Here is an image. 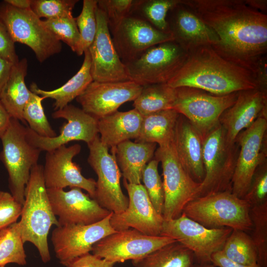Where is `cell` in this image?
I'll list each match as a JSON object with an SVG mask.
<instances>
[{
	"label": "cell",
	"instance_id": "6da1fadb",
	"mask_svg": "<svg viewBox=\"0 0 267 267\" xmlns=\"http://www.w3.org/2000/svg\"><path fill=\"white\" fill-rule=\"evenodd\" d=\"M216 34L213 49L221 56L253 72L267 55V15L243 0H183Z\"/></svg>",
	"mask_w": 267,
	"mask_h": 267
},
{
	"label": "cell",
	"instance_id": "7a4b0ae2",
	"mask_svg": "<svg viewBox=\"0 0 267 267\" xmlns=\"http://www.w3.org/2000/svg\"><path fill=\"white\" fill-rule=\"evenodd\" d=\"M167 84L173 88H194L217 95L256 89L252 72L224 59L211 46L188 52L182 67Z\"/></svg>",
	"mask_w": 267,
	"mask_h": 267
},
{
	"label": "cell",
	"instance_id": "3957f363",
	"mask_svg": "<svg viewBox=\"0 0 267 267\" xmlns=\"http://www.w3.org/2000/svg\"><path fill=\"white\" fill-rule=\"evenodd\" d=\"M43 170V166L38 164L31 169L18 222L23 243H32L46 263L50 260L47 242L49 230L52 225L59 224L48 199Z\"/></svg>",
	"mask_w": 267,
	"mask_h": 267
},
{
	"label": "cell",
	"instance_id": "277c9868",
	"mask_svg": "<svg viewBox=\"0 0 267 267\" xmlns=\"http://www.w3.org/2000/svg\"><path fill=\"white\" fill-rule=\"evenodd\" d=\"M250 208L244 199L224 191L195 198L182 213L208 228L227 227L246 232L253 228Z\"/></svg>",
	"mask_w": 267,
	"mask_h": 267
},
{
	"label": "cell",
	"instance_id": "5b68a950",
	"mask_svg": "<svg viewBox=\"0 0 267 267\" xmlns=\"http://www.w3.org/2000/svg\"><path fill=\"white\" fill-rule=\"evenodd\" d=\"M203 141L205 177L196 198L216 192L232 191V179L239 152L238 144L227 140L225 131L220 123Z\"/></svg>",
	"mask_w": 267,
	"mask_h": 267
},
{
	"label": "cell",
	"instance_id": "8992f818",
	"mask_svg": "<svg viewBox=\"0 0 267 267\" xmlns=\"http://www.w3.org/2000/svg\"><path fill=\"white\" fill-rule=\"evenodd\" d=\"M0 139L2 148L0 159L8 173L10 193L23 205L31 169L38 164L41 151L27 141L26 127L12 118Z\"/></svg>",
	"mask_w": 267,
	"mask_h": 267
},
{
	"label": "cell",
	"instance_id": "52a82bcc",
	"mask_svg": "<svg viewBox=\"0 0 267 267\" xmlns=\"http://www.w3.org/2000/svg\"><path fill=\"white\" fill-rule=\"evenodd\" d=\"M0 20L14 42L29 46L40 62L61 52V42L31 8L18 9L3 0L0 2Z\"/></svg>",
	"mask_w": 267,
	"mask_h": 267
},
{
	"label": "cell",
	"instance_id": "ba28073f",
	"mask_svg": "<svg viewBox=\"0 0 267 267\" xmlns=\"http://www.w3.org/2000/svg\"><path fill=\"white\" fill-rule=\"evenodd\" d=\"M154 158L161 162L164 192V220L178 218L186 205L196 197L200 183L195 181L185 170L176 154L173 139L159 145Z\"/></svg>",
	"mask_w": 267,
	"mask_h": 267
},
{
	"label": "cell",
	"instance_id": "9c48e42d",
	"mask_svg": "<svg viewBox=\"0 0 267 267\" xmlns=\"http://www.w3.org/2000/svg\"><path fill=\"white\" fill-rule=\"evenodd\" d=\"M175 89V99L172 109L188 119L203 140L219 124L221 115L233 104L238 93L217 95L191 87Z\"/></svg>",
	"mask_w": 267,
	"mask_h": 267
},
{
	"label": "cell",
	"instance_id": "30bf717a",
	"mask_svg": "<svg viewBox=\"0 0 267 267\" xmlns=\"http://www.w3.org/2000/svg\"><path fill=\"white\" fill-rule=\"evenodd\" d=\"M187 54L174 41H169L150 47L125 64L130 80L142 86L165 84L180 69Z\"/></svg>",
	"mask_w": 267,
	"mask_h": 267
},
{
	"label": "cell",
	"instance_id": "8fae6325",
	"mask_svg": "<svg viewBox=\"0 0 267 267\" xmlns=\"http://www.w3.org/2000/svg\"><path fill=\"white\" fill-rule=\"evenodd\" d=\"M89 149L88 162L97 176L94 199L103 208L119 214L129 204V198L123 192L122 176L117 163L115 152L100 141L99 134L87 144Z\"/></svg>",
	"mask_w": 267,
	"mask_h": 267
},
{
	"label": "cell",
	"instance_id": "7c38bea8",
	"mask_svg": "<svg viewBox=\"0 0 267 267\" xmlns=\"http://www.w3.org/2000/svg\"><path fill=\"white\" fill-rule=\"evenodd\" d=\"M232 229L208 228L183 213L178 218L164 220L161 236L171 237L191 251L198 264L211 263L212 255L222 249Z\"/></svg>",
	"mask_w": 267,
	"mask_h": 267
},
{
	"label": "cell",
	"instance_id": "4fadbf2b",
	"mask_svg": "<svg viewBox=\"0 0 267 267\" xmlns=\"http://www.w3.org/2000/svg\"><path fill=\"white\" fill-rule=\"evenodd\" d=\"M267 117H261L236 138L239 152L231 190L238 197L243 198L257 168L267 161Z\"/></svg>",
	"mask_w": 267,
	"mask_h": 267
},
{
	"label": "cell",
	"instance_id": "5bb4252c",
	"mask_svg": "<svg viewBox=\"0 0 267 267\" xmlns=\"http://www.w3.org/2000/svg\"><path fill=\"white\" fill-rule=\"evenodd\" d=\"M175 241L167 236L147 235L129 228L106 236L93 246L91 252L106 261L122 263L141 259Z\"/></svg>",
	"mask_w": 267,
	"mask_h": 267
},
{
	"label": "cell",
	"instance_id": "9a60e30c",
	"mask_svg": "<svg viewBox=\"0 0 267 267\" xmlns=\"http://www.w3.org/2000/svg\"><path fill=\"white\" fill-rule=\"evenodd\" d=\"M112 213L90 224L56 226L52 232L51 241L60 263L65 266L73 260L89 253L101 239L116 232L110 222Z\"/></svg>",
	"mask_w": 267,
	"mask_h": 267
},
{
	"label": "cell",
	"instance_id": "2e32d148",
	"mask_svg": "<svg viewBox=\"0 0 267 267\" xmlns=\"http://www.w3.org/2000/svg\"><path fill=\"white\" fill-rule=\"evenodd\" d=\"M51 116L53 119L63 118L67 121L55 137L40 136L26 127L27 141L41 151H50L73 141H83L88 144L99 134L98 119L73 105L68 104L54 111Z\"/></svg>",
	"mask_w": 267,
	"mask_h": 267
},
{
	"label": "cell",
	"instance_id": "e0dca14e",
	"mask_svg": "<svg viewBox=\"0 0 267 267\" xmlns=\"http://www.w3.org/2000/svg\"><path fill=\"white\" fill-rule=\"evenodd\" d=\"M81 150V146L75 144L46 152L43 174L47 189L78 187L86 190L94 199L96 181L83 176L79 166L73 161Z\"/></svg>",
	"mask_w": 267,
	"mask_h": 267
},
{
	"label": "cell",
	"instance_id": "ac0fdd59",
	"mask_svg": "<svg viewBox=\"0 0 267 267\" xmlns=\"http://www.w3.org/2000/svg\"><path fill=\"white\" fill-rule=\"evenodd\" d=\"M116 50L125 64L155 45L174 41L169 32L160 31L134 14L123 19L112 32Z\"/></svg>",
	"mask_w": 267,
	"mask_h": 267
},
{
	"label": "cell",
	"instance_id": "d6986e66",
	"mask_svg": "<svg viewBox=\"0 0 267 267\" xmlns=\"http://www.w3.org/2000/svg\"><path fill=\"white\" fill-rule=\"evenodd\" d=\"M129 198L127 209L119 214L112 213L110 222L117 231L134 229L150 236H160L164 219L154 209L142 184L129 183L123 179Z\"/></svg>",
	"mask_w": 267,
	"mask_h": 267
},
{
	"label": "cell",
	"instance_id": "ffe728a7",
	"mask_svg": "<svg viewBox=\"0 0 267 267\" xmlns=\"http://www.w3.org/2000/svg\"><path fill=\"white\" fill-rule=\"evenodd\" d=\"M96 32L88 50L91 59L93 81L117 82L129 81L125 64L120 59L111 37L104 12L96 10Z\"/></svg>",
	"mask_w": 267,
	"mask_h": 267
},
{
	"label": "cell",
	"instance_id": "44dd1931",
	"mask_svg": "<svg viewBox=\"0 0 267 267\" xmlns=\"http://www.w3.org/2000/svg\"><path fill=\"white\" fill-rule=\"evenodd\" d=\"M46 189L53 212L58 217L59 226L92 224L103 220L111 213L80 188H71L69 191Z\"/></svg>",
	"mask_w": 267,
	"mask_h": 267
},
{
	"label": "cell",
	"instance_id": "7402d4cb",
	"mask_svg": "<svg viewBox=\"0 0 267 267\" xmlns=\"http://www.w3.org/2000/svg\"><path fill=\"white\" fill-rule=\"evenodd\" d=\"M142 88L131 80L92 81L76 99L85 112L98 119L118 111L124 103L134 101Z\"/></svg>",
	"mask_w": 267,
	"mask_h": 267
},
{
	"label": "cell",
	"instance_id": "603a6c76",
	"mask_svg": "<svg viewBox=\"0 0 267 267\" xmlns=\"http://www.w3.org/2000/svg\"><path fill=\"white\" fill-rule=\"evenodd\" d=\"M167 21L174 41L187 52L200 46L212 47L219 42L215 32L183 0L169 11Z\"/></svg>",
	"mask_w": 267,
	"mask_h": 267
},
{
	"label": "cell",
	"instance_id": "cb8c5ba5",
	"mask_svg": "<svg viewBox=\"0 0 267 267\" xmlns=\"http://www.w3.org/2000/svg\"><path fill=\"white\" fill-rule=\"evenodd\" d=\"M261 117H267V94L255 89L238 92L236 101L222 113L219 123L227 140L233 143L241 131Z\"/></svg>",
	"mask_w": 267,
	"mask_h": 267
},
{
	"label": "cell",
	"instance_id": "d4e9b609",
	"mask_svg": "<svg viewBox=\"0 0 267 267\" xmlns=\"http://www.w3.org/2000/svg\"><path fill=\"white\" fill-rule=\"evenodd\" d=\"M203 138L185 117L179 114L177 120L173 142L182 166L196 182L205 177L203 161Z\"/></svg>",
	"mask_w": 267,
	"mask_h": 267
},
{
	"label": "cell",
	"instance_id": "484cf974",
	"mask_svg": "<svg viewBox=\"0 0 267 267\" xmlns=\"http://www.w3.org/2000/svg\"><path fill=\"white\" fill-rule=\"evenodd\" d=\"M142 116L135 109L117 111L98 119V130L101 142L108 148L138 136Z\"/></svg>",
	"mask_w": 267,
	"mask_h": 267
},
{
	"label": "cell",
	"instance_id": "4316f807",
	"mask_svg": "<svg viewBox=\"0 0 267 267\" xmlns=\"http://www.w3.org/2000/svg\"><path fill=\"white\" fill-rule=\"evenodd\" d=\"M156 145L129 140L111 148L124 179L130 183L141 184L142 172L154 156Z\"/></svg>",
	"mask_w": 267,
	"mask_h": 267
},
{
	"label": "cell",
	"instance_id": "83f0119b",
	"mask_svg": "<svg viewBox=\"0 0 267 267\" xmlns=\"http://www.w3.org/2000/svg\"><path fill=\"white\" fill-rule=\"evenodd\" d=\"M27 68L26 58L14 64L0 95V102L11 118L24 123L23 111L32 93L25 82Z\"/></svg>",
	"mask_w": 267,
	"mask_h": 267
},
{
	"label": "cell",
	"instance_id": "f1b7e54d",
	"mask_svg": "<svg viewBox=\"0 0 267 267\" xmlns=\"http://www.w3.org/2000/svg\"><path fill=\"white\" fill-rule=\"evenodd\" d=\"M83 63L79 70L60 87L51 90L40 89L37 84L32 83L30 90L44 99L50 98L55 100L53 104L54 111L61 109L69 104L79 96L93 81L91 74V59L89 50H85Z\"/></svg>",
	"mask_w": 267,
	"mask_h": 267
},
{
	"label": "cell",
	"instance_id": "f546056e",
	"mask_svg": "<svg viewBox=\"0 0 267 267\" xmlns=\"http://www.w3.org/2000/svg\"><path fill=\"white\" fill-rule=\"evenodd\" d=\"M179 114L167 109L142 116L140 132L135 141L161 145L172 140Z\"/></svg>",
	"mask_w": 267,
	"mask_h": 267
},
{
	"label": "cell",
	"instance_id": "4dcf8cb0",
	"mask_svg": "<svg viewBox=\"0 0 267 267\" xmlns=\"http://www.w3.org/2000/svg\"><path fill=\"white\" fill-rule=\"evenodd\" d=\"M192 252L178 241L167 244L147 256L132 261L134 267H194Z\"/></svg>",
	"mask_w": 267,
	"mask_h": 267
},
{
	"label": "cell",
	"instance_id": "1f68e13d",
	"mask_svg": "<svg viewBox=\"0 0 267 267\" xmlns=\"http://www.w3.org/2000/svg\"><path fill=\"white\" fill-rule=\"evenodd\" d=\"M175 89L167 83L143 86L134 101V109L142 116L162 110L171 109L175 99Z\"/></svg>",
	"mask_w": 267,
	"mask_h": 267
},
{
	"label": "cell",
	"instance_id": "d6a6232c",
	"mask_svg": "<svg viewBox=\"0 0 267 267\" xmlns=\"http://www.w3.org/2000/svg\"><path fill=\"white\" fill-rule=\"evenodd\" d=\"M228 259L245 265L257 264L256 246L246 231L232 229L221 250Z\"/></svg>",
	"mask_w": 267,
	"mask_h": 267
},
{
	"label": "cell",
	"instance_id": "836d02e7",
	"mask_svg": "<svg viewBox=\"0 0 267 267\" xmlns=\"http://www.w3.org/2000/svg\"><path fill=\"white\" fill-rule=\"evenodd\" d=\"M24 244L18 222L0 230V266L9 263L26 265Z\"/></svg>",
	"mask_w": 267,
	"mask_h": 267
},
{
	"label": "cell",
	"instance_id": "e575fe53",
	"mask_svg": "<svg viewBox=\"0 0 267 267\" xmlns=\"http://www.w3.org/2000/svg\"><path fill=\"white\" fill-rule=\"evenodd\" d=\"M181 1V0H136L132 14L145 20L160 31L169 32L167 21V14L173 7Z\"/></svg>",
	"mask_w": 267,
	"mask_h": 267
},
{
	"label": "cell",
	"instance_id": "d590c367",
	"mask_svg": "<svg viewBox=\"0 0 267 267\" xmlns=\"http://www.w3.org/2000/svg\"><path fill=\"white\" fill-rule=\"evenodd\" d=\"M250 214L253 224L251 237L257 251V264L267 267V201L251 207Z\"/></svg>",
	"mask_w": 267,
	"mask_h": 267
},
{
	"label": "cell",
	"instance_id": "8d00e7d4",
	"mask_svg": "<svg viewBox=\"0 0 267 267\" xmlns=\"http://www.w3.org/2000/svg\"><path fill=\"white\" fill-rule=\"evenodd\" d=\"M44 98L32 92L23 111V119L29 128L40 136L53 137L57 134L51 127L44 113L42 101Z\"/></svg>",
	"mask_w": 267,
	"mask_h": 267
},
{
	"label": "cell",
	"instance_id": "74e56055",
	"mask_svg": "<svg viewBox=\"0 0 267 267\" xmlns=\"http://www.w3.org/2000/svg\"><path fill=\"white\" fill-rule=\"evenodd\" d=\"M43 22L56 38L66 44L73 52L79 56L84 53L80 34L73 15Z\"/></svg>",
	"mask_w": 267,
	"mask_h": 267
},
{
	"label": "cell",
	"instance_id": "f35d334b",
	"mask_svg": "<svg viewBox=\"0 0 267 267\" xmlns=\"http://www.w3.org/2000/svg\"><path fill=\"white\" fill-rule=\"evenodd\" d=\"M159 163L154 158L147 163L142 172L141 180L154 209L159 214L162 215L164 192L163 181L158 169Z\"/></svg>",
	"mask_w": 267,
	"mask_h": 267
},
{
	"label": "cell",
	"instance_id": "ab89813d",
	"mask_svg": "<svg viewBox=\"0 0 267 267\" xmlns=\"http://www.w3.org/2000/svg\"><path fill=\"white\" fill-rule=\"evenodd\" d=\"M97 7V0H84L82 11L75 18L84 52L89 49L96 34Z\"/></svg>",
	"mask_w": 267,
	"mask_h": 267
},
{
	"label": "cell",
	"instance_id": "60d3db41",
	"mask_svg": "<svg viewBox=\"0 0 267 267\" xmlns=\"http://www.w3.org/2000/svg\"><path fill=\"white\" fill-rule=\"evenodd\" d=\"M78 0H31V9L40 19H54L72 15Z\"/></svg>",
	"mask_w": 267,
	"mask_h": 267
},
{
	"label": "cell",
	"instance_id": "b9f144b4",
	"mask_svg": "<svg viewBox=\"0 0 267 267\" xmlns=\"http://www.w3.org/2000/svg\"><path fill=\"white\" fill-rule=\"evenodd\" d=\"M136 0H97V7L105 13L112 32L121 21L132 14Z\"/></svg>",
	"mask_w": 267,
	"mask_h": 267
},
{
	"label": "cell",
	"instance_id": "7bdbcfd3",
	"mask_svg": "<svg viewBox=\"0 0 267 267\" xmlns=\"http://www.w3.org/2000/svg\"><path fill=\"white\" fill-rule=\"evenodd\" d=\"M243 199L251 207L267 201V161L257 168Z\"/></svg>",
	"mask_w": 267,
	"mask_h": 267
},
{
	"label": "cell",
	"instance_id": "ee69618b",
	"mask_svg": "<svg viewBox=\"0 0 267 267\" xmlns=\"http://www.w3.org/2000/svg\"><path fill=\"white\" fill-rule=\"evenodd\" d=\"M22 207L10 193L0 191V230L17 222Z\"/></svg>",
	"mask_w": 267,
	"mask_h": 267
},
{
	"label": "cell",
	"instance_id": "f6af8a7d",
	"mask_svg": "<svg viewBox=\"0 0 267 267\" xmlns=\"http://www.w3.org/2000/svg\"><path fill=\"white\" fill-rule=\"evenodd\" d=\"M14 44L7 28L0 20V56L13 65L19 61Z\"/></svg>",
	"mask_w": 267,
	"mask_h": 267
},
{
	"label": "cell",
	"instance_id": "bcb514c9",
	"mask_svg": "<svg viewBox=\"0 0 267 267\" xmlns=\"http://www.w3.org/2000/svg\"><path fill=\"white\" fill-rule=\"evenodd\" d=\"M115 263L100 258L90 253L80 256L68 264L66 267H113Z\"/></svg>",
	"mask_w": 267,
	"mask_h": 267
},
{
	"label": "cell",
	"instance_id": "7dc6e473",
	"mask_svg": "<svg viewBox=\"0 0 267 267\" xmlns=\"http://www.w3.org/2000/svg\"><path fill=\"white\" fill-rule=\"evenodd\" d=\"M253 73L256 84V89L267 94V55L263 56L258 60Z\"/></svg>",
	"mask_w": 267,
	"mask_h": 267
},
{
	"label": "cell",
	"instance_id": "c3c4849f",
	"mask_svg": "<svg viewBox=\"0 0 267 267\" xmlns=\"http://www.w3.org/2000/svg\"><path fill=\"white\" fill-rule=\"evenodd\" d=\"M211 263L217 267H261L258 264L249 266L232 261L226 258L221 250L212 255Z\"/></svg>",
	"mask_w": 267,
	"mask_h": 267
},
{
	"label": "cell",
	"instance_id": "681fc988",
	"mask_svg": "<svg viewBox=\"0 0 267 267\" xmlns=\"http://www.w3.org/2000/svg\"><path fill=\"white\" fill-rule=\"evenodd\" d=\"M13 64L0 56V95L10 75Z\"/></svg>",
	"mask_w": 267,
	"mask_h": 267
},
{
	"label": "cell",
	"instance_id": "f907efd6",
	"mask_svg": "<svg viewBox=\"0 0 267 267\" xmlns=\"http://www.w3.org/2000/svg\"><path fill=\"white\" fill-rule=\"evenodd\" d=\"M11 118L10 115L0 102V138L8 128Z\"/></svg>",
	"mask_w": 267,
	"mask_h": 267
},
{
	"label": "cell",
	"instance_id": "816d5d0a",
	"mask_svg": "<svg viewBox=\"0 0 267 267\" xmlns=\"http://www.w3.org/2000/svg\"><path fill=\"white\" fill-rule=\"evenodd\" d=\"M245 3L249 7L265 13L267 11V0H245ZM266 14V13H265Z\"/></svg>",
	"mask_w": 267,
	"mask_h": 267
},
{
	"label": "cell",
	"instance_id": "f5cc1de1",
	"mask_svg": "<svg viewBox=\"0 0 267 267\" xmlns=\"http://www.w3.org/2000/svg\"><path fill=\"white\" fill-rule=\"evenodd\" d=\"M4 1L18 9H26L31 8V0H4Z\"/></svg>",
	"mask_w": 267,
	"mask_h": 267
},
{
	"label": "cell",
	"instance_id": "db71d44e",
	"mask_svg": "<svg viewBox=\"0 0 267 267\" xmlns=\"http://www.w3.org/2000/svg\"><path fill=\"white\" fill-rule=\"evenodd\" d=\"M194 267H217L214 266L212 263H207V264H195Z\"/></svg>",
	"mask_w": 267,
	"mask_h": 267
},
{
	"label": "cell",
	"instance_id": "11a10c76",
	"mask_svg": "<svg viewBox=\"0 0 267 267\" xmlns=\"http://www.w3.org/2000/svg\"><path fill=\"white\" fill-rule=\"evenodd\" d=\"M5 266H0V267H4Z\"/></svg>",
	"mask_w": 267,
	"mask_h": 267
}]
</instances>
